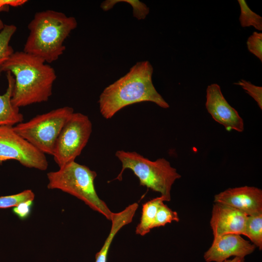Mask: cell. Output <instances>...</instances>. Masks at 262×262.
<instances>
[{
    "label": "cell",
    "mask_w": 262,
    "mask_h": 262,
    "mask_svg": "<svg viewBox=\"0 0 262 262\" xmlns=\"http://www.w3.org/2000/svg\"><path fill=\"white\" fill-rule=\"evenodd\" d=\"M33 201V200H29L20 203L13 207V213L21 219L27 218L31 213Z\"/></svg>",
    "instance_id": "cb8c5ba5"
},
{
    "label": "cell",
    "mask_w": 262,
    "mask_h": 262,
    "mask_svg": "<svg viewBox=\"0 0 262 262\" xmlns=\"http://www.w3.org/2000/svg\"><path fill=\"white\" fill-rule=\"evenodd\" d=\"M163 201H165V200L160 196L143 204L140 221L136 228V234L144 236L152 229L157 210Z\"/></svg>",
    "instance_id": "9a60e30c"
},
{
    "label": "cell",
    "mask_w": 262,
    "mask_h": 262,
    "mask_svg": "<svg viewBox=\"0 0 262 262\" xmlns=\"http://www.w3.org/2000/svg\"><path fill=\"white\" fill-rule=\"evenodd\" d=\"M234 84L240 86L246 91L257 103L259 107L262 109V87L255 85L251 82L241 79Z\"/></svg>",
    "instance_id": "44dd1931"
},
{
    "label": "cell",
    "mask_w": 262,
    "mask_h": 262,
    "mask_svg": "<svg viewBox=\"0 0 262 262\" xmlns=\"http://www.w3.org/2000/svg\"><path fill=\"white\" fill-rule=\"evenodd\" d=\"M256 247L239 234H226L214 237L204 258L207 262H222L232 256L245 258L253 253Z\"/></svg>",
    "instance_id": "8fae6325"
},
{
    "label": "cell",
    "mask_w": 262,
    "mask_h": 262,
    "mask_svg": "<svg viewBox=\"0 0 262 262\" xmlns=\"http://www.w3.org/2000/svg\"><path fill=\"white\" fill-rule=\"evenodd\" d=\"M27 1L26 0H0V7H17L24 4Z\"/></svg>",
    "instance_id": "d4e9b609"
},
{
    "label": "cell",
    "mask_w": 262,
    "mask_h": 262,
    "mask_svg": "<svg viewBox=\"0 0 262 262\" xmlns=\"http://www.w3.org/2000/svg\"><path fill=\"white\" fill-rule=\"evenodd\" d=\"M97 173L75 161L47 174L48 188L58 189L84 202L92 210L111 220L113 212L98 196L94 185Z\"/></svg>",
    "instance_id": "277c9868"
},
{
    "label": "cell",
    "mask_w": 262,
    "mask_h": 262,
    "mask_svg": "<svg viewBox=\"0 0 262 262\" xmlns=\"http://www.w3.org/2000/svg\"><path fill=\"white\" fill-rule=\"evenodd\" d=\"M248 50L262 62V33L254 32L247 38Z\"/></svg>",
    "instance_id": "7402d4cb"
},
{
    "label": "cell",
    "mask_w": 262,
    "mask_h": 262,
    "mask_svg": "<svg viewBox=\"0 0 262 262\" xmlns=\"http://www.w3.org/2000/svg\"><path fill=\"white\" fill-rule=\"evenodd\" d=\"M9 10V6H5L3 7H0V12L2 11H6ZM5 25L2 20L0 18V32L4 28Z\"/></svg>",
    "instance_id": "484cf974"
},
{
    "label": "cell",
    "mask_w": 262,
    "mask_h": 262,
    "mask_svg": "<svg viewBox=\"0 0 262 262\" xmlns=\"http://www.w3.org/2000/svg\"><path fill=\"white\" fill-rule=\"evenodd\" d=\"M206 98V108L215 121L222 125L228 131L232 130L241 132L244 131L243 119L226 99L219 85H209Z\"/></svg>",
    "instance_id": "9c48e42d"
},
{
    "label": "cell",
    "mask_w": 262,
    "mask_h": 262,
    "mask_svg": "<svg viewBox=\"0 0 262 262\" xmlns=\"http://www.w3.org/2000/svg\"><path fill=\"white\" fill-rule=\"evenodd\" d=\"M240 8L239 21L243 28L253 27L259 31H262V17L253 12L245 0H237Z\"/></svg>",
    "instance_id": "e0dca14e"
},
{
    "label": "cell",
    "mask_w": 262,
    "mask_h": 262,
    "mask_svg": "<svg viewBox=\"0 0 262 262\" xmlns=\"http://www.w3.org/2000/svg\"><path fill=\"white\" fill-rule=\"evenodd\" d=\"M115 156L122 164V169L115 180L120 181L126 169L131 170L138 178L140 185L159 192L165 201L171 200L172 186L181 176L164 158L152 161L136 152L119 150Z\"/></svg>",
    "instance_id": "5b68a950"
},
{
    "label": "cell",
    "mask_w": 262,
    "mask_h": 262,
    "mask_svg": "<svg viewBox=\"0 0 262 262\" xmlns=\"http://www.w3.org/2000/svg\"><path fill=\"white\" fill-rule=\"evenodd\" d=\"M14 160L22 165L46 170L48 163L45 154L18 135L13 126H0V164Z\"/></svg>",
    "instance_id": "ba28073f"
},
{
    "label": "cell",
    "mask_w": 262,
    "mask_h": 262,
    "mask_svg": "<svg viewBox=\"0 0 262 262\" xmlns=\"http://www.w3.org/2000/svg\"><path fill=\"white\" fill-rule=\"evenodd\" d=\"M74 112L71 107L58 108L19 123L13 128L39 151L52 156L59 135Z\"/></svg>",
    "instance_id": "8992f818"
},
{
    "label": "cell",
    "mask_w": 262,
    "mask_h": 262,
    "mask_svg": "<svg viewBox=\"0 0 262 262\" xmlns=\"http://www.w3.org/2000/svg\"><path fill=\"white\" fill-rule=\"evenodd\" d=\"M212 213L210 226L213 237L226 234L244 235L247 215L219 203H214Z\"/></svg>",
    "instance_id": "7c38bea8"
},
{
    "label": "cell",
    "mask_w": 262,
    "mask_h": 262,
    "mask_svg": "<svg viewBox=\"0 0 262 262\" xmlns=\"http://www.w3.org/2000/svg\"><path fill=\"white\" fill-rule=\"evenodd\" d=\"M92 131L89 117L75 113L66 121L56 142L53 156L59 168L75 161L87 144Z\"/></svg>",
    "instance_id": "52a82bcc"
},
{
    "label": "cell",
    "mask_w": 262,
    "mask_h": 262,
    "mask_svg": "<svg viewBox=\"0 0 262 262\" xmlns=\"http://www.w3.org/2000/svg\"><path fill=\"white\" fill-rule=\"evenodd\" d=\"M153 67L149 61L138 62L125 75L105 87L98 100L102 116L110 119L125 107L144 101L168 108L169 104L153 84Z\"/></svg>",
    "instance_id": "7a4b0ae2"
},
{
    "label": "cell",
    "mask_w": 262,
    "mask_h": 262,
    "mask_svg": "<svg viewBox=\"0 0 262 262\" xmlns=\"http://www.w3.org/2000/svg\"><path fill=\"white\" fill-rule=\"evenodd\" d=\"M179 221L180 218L178 213L172 211L163 201L159 206L152 229L164 226L167 223H171L172 221L178 222Z\"/></svg>",
    "instance_id": "d6986e66"
},
{
    "label": "cell",
    "mask_w": 262,
    "mask_h": 262,
    "mask_svg": "<svg viewBox=\"0 0 262 262\" xmlns=\"http://www.w3.org/2000/svg\"><path fill=\"white\" fill-rule=\"evenodd\" d=\"M73 16L52 10L36 13L28 25L29 34L23 51L46 63L57 60L66 49L64 42L77 27Z\"/></svg>",
    "instance_id": "3957f363"
},
{
    "label": "cell",
    "mask_w": 262,
    "mask_h": 262,
    "mask_svg": "<svg viewBox=\"0 0 262 262\" xmlns=\"http://www.w3.org/2000/svg\"><path fill=\"white\" fill-rule=\"evenodd\" d=\"M34 194L31 190H26L12 195L0 196V208L14 207L20 203L34 199Z\"/></svg>",
    "instance_id": "ffe728a7"
},
{
    "label": "cell",
    "mask_w": 262,
    "mask_h": 262,
    "mask_svg": "<svg viewBox=\"0 0 262 262\" xmlns=\"http://www.w3.org/2000/svg\"><path fill=\"white\" fill-rule=\"evenodd\" d=\"M260 250L262 249V213L248 216L245 225L244 235Z\"/></svg>",
    "instance_id": "2e32d148"
},
{
    "label": "cell",
    "mask_w": 262,
    "mask_h": 262,
    "mask_svg": "<svg viewBox=\"0 0 262 262\" xmlns=\"http://www.w3.org/2000/svg\"><path fill=\"white\" fill-rule=\"evenodd\" d=\"M6 73L8 86L6 92L2 95L0 94V126H14L23 122V116L20 113L19 108L15 106L11 102L15 79L10 72Z\"/></svg>",
    "instance_id": "5bb4252c"
},
{
    "label": "cell",
    "mask_w": 262,
    "mask_h": 262,
    "mask_svg": "<svg viewBox=\"0 0 262 262\" xmlns=\"http://www.w3.org/2000/svg\"><path fill=\"white\" fill-rule=\"evenodd\" d=\"M129 3L132 7L133 16L138 20L145 19L149 12V8L143 2L136 0H116Z\"/></svg>",
    "instance_id": "603a6c76"
},
{
    "label": "cell",
    "mask_w": 262,
    "mask_h": 262,
    "mask_svg": "<svg viewBox=\"0 0 262 262\" xmlns=\"http://www.w3.org/2000/svg\"><path fill=\"white\" fill-rule=\"evenodd\" d=\"M138 207V203L135 202L119 213H113L111 219L112 226L110 231L101 249L96 254L95 262H107L109 249L115 236L122 227L132 222Z\"/></svg>",
    "instance_id": "4fadbf2b"
},
{
    "label": "cell",
    "mask_w": 262,
    "mask_h": 262,
    "mask_svg": "<svg viewBox=\"0 0 262 262\" xmlns=\"http://www.w3.org/2000/svg\"><path fill=\"white\" fill-rule=\"evenodd\" d=\"M245 258H239V257H234L232 260H227L222 262H244Z\"/></svg>",
    "instance_id": "4316f807"
},
{
    "label": "cell",
    "mask_w": 262,
    "mask_h": 262,
    "mask_svg": "<svg viewBox=\"0 0 262 262\" xmlns=\"http://www.w3.org/2000/svg\"><path fill=\"white\" fill-rule=\"evenodd\" d=\"M2 72H9L14 78L11 102L18 108L48 101L57 78L52 67L23 51L14 52L0 66Z\"/></svg>",
    "instance_id": "6da1fadb"
},
{
    "label": "cell",
    "mask_w": 262,
    "mask_h": 262,
    "mask_svg": "<svg viewBox=\"0 0 262 262\" xmlns=\"http://www.w3.org/2000/svg\"><path fill=\"white\" fill-rule=\"evenodd\" d=\"M214 203L224 204L248 216L262 213V190L253 186L228 188L214 196Z\"/></svg>",
    "instance_id": "30bf717a"
},
{
    "label": "cell",
    "mask_w": 262,
    "mask_h": 262,
    "mask_svg": "<svg viewBox=\"0 0 262 262\" xmlns=\"http://www.w3.org/2000/svg\"><path fill=\"white\" fill-rule=\"evenodd\" d=\"M16 30L14 25H5L0 32V67L14 52L10 41Z\"/></svg>",
    "instance_id": "ac0fdd59"
}]
</instances>
